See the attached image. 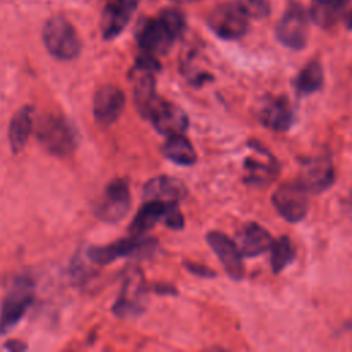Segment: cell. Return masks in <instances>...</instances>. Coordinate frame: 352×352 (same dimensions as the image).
<instances>
[{
  "label": "cell",
  "mask_w": 352,
  "mask_h": 352,
  "mask_svg": "<svg viewBox=\"0 0 352 352\" xmlns=\"http://www.w3.org/2000/svg\"><path fill=\"white\" fill-rule=\"evenodd\" d=\"M184 18L176 10H166L158 18L146 21L138 33V43L143 52L164 55L183 33Z\"/></svg>",
  "instance_id": "cell-1"
},
{
  "label": "cell",
  "mask_w": 352,
  "mask_h": 352,
  "mask_svg": "<svg viewBox=\"0 0 352 352\" xmlns=\"http://www.w3.org/2000/svg\"><path fill=\"white\" fill-rule=\"evenodd\" d=\"M34 131L38 143L52 155L67 157L77 148V129L62 116L45 114L40 117Z\"/></svg>",
  "instance_id": "cell-2"
},
{
  "label": "cell",
  "mask_w": 352,
  "mask_h": 352,
  "mask_svg": "<svg viewBox=\"0 0 352 352\" xmlns=\"http://www.w3.org/2000/svg\"><path fill=\"white\" fill-rule=\"evenodd\" d=\"M43 41L50 54L62 60H72L81 51L80 37L65 16H52L45 22Z\"/></svg>",
  "instance_id": "cell-3"
},
{
  "label": "cell",
  "mask_w": 352,
  "mask_h": 352,
  "mask_svg": "<svg viewBox=\"0 0 352 352\" xmlns=\"http://www.w3.org/2000/svg\"><path fill=\"white\" fill-rule=\"evenodd\" d=\"M34 298V285L26 278H16L7 292L0 311V334L8 333L19 323Z\"/></svg>",
  "instance_id": "cell-4"
},
{
  "label": "cell",
  "mask_w": 352,
  "mask_h": 352,
  "mask_svg": "<svg viewBox=\"0 0 352 352\" xmlns=\"http://www.w3.org/2000/svg\"><path fill=\"white\" fill-rule=\"evenodd\" d=\"M248 18L249 16L236 3H224L210 11L208 25L219 37L236 40L248 32Z\"/></svg>",
  "instance_id": "cell-5"
},
{
  "label": "cell",
  "mask_w": 352,
  "mask_h": 352,
  "mask_svg": "<svg viewBox=\"0 0 352 352\" xmlns=\"http://www.w3.org/2000/svg\"><path fill=\"white\" fill-rule=\"evenodd\" d=\"M131 206V192L126 180L114 179L110 182L95 205V214L102 221L117 223L125 217Z\"/></svg>",
  "instance_id": "cell-6"
},
{
  "label": "cell",
  "mask_w": 352,
  "mask_h": 352,
  "mask_svg": "<svg viewBox=\"0 0 352 352\" xmlns=\"http://www.w3.org/2000/svg\"><path fill=\"white\" fill-rule=\"evenodd\" d=\"M307 192L300 182L283 183L272 194V204L285 220L297 223L308 213Z\"/></svg>",
  "instance_id": "cell-7"
},
{
  "label": "cell",
  "mask_w": 352,
  "mask_h": 352,
  "mask_svg": "<svg viewBox=\"0 0 352 352\" xmlns=\"http://www.w3.org/2000/svg\"><path fill=\"white\" fill-rule=\"evenodd\" d=\"M308 32V14L300 4H292L276 26L278 40L292 50H301L305 47Z\"/></svg>",
  "instance_id": "cell-8"
},
{
  "label": "cell",
  "mask_w": 352,
  "mask_h": 352,
  "mask_svg": "<svg viewBox=\"0 0 352 352\" xmlns=\"http://www.w3.org/2000/svg\"><path fill=\"white\" fill-rule=\"evenodd\" d=\"M155 245L154 239L143 238L142 235H135L132 238L120 239L104 246H92L88 249L87 254L92 263L96 264H110L114 260L126 257L135 253H143L150 250Z\"/></svg>",
  "instance_id": "cell-9"
},
{
  "label": "cell",
  "mask_w": 352,
  "mask_h": 352,
  "mask_svg": "<svg viewBox=\"0 0 352 352\" xmlns=\"http://www.w3.org/2000/svg\"><path fill=\"white\" fill-rule=\"evenodd\" d=\"M334 180V168L329 155H316L302 162L298 182L308 192H322L327 190Z\"/></svg>",
  "instance_id": "cell-10"
},
{
  "label": "cell",
  "mask_w": 352,
  "mask_h": 352,
  "mask_svg": "<svg viewBox=\"0 0 352 352\" xmlns=\"http://www.w3.org/2000/svg\"><path fill=\"white\" fill-rule=\"evenodd\" d=\"M146 118H150L158 132L168 136L183 133L188 126L187 114L179 106L161 98L153 104Z\"/></svg>",
  "instance_id": "cell-11"
},
{
  "label": "cell",
  "mask_w": 352,
  "mask_h": 352,
  "mask_svg": "<svg viewBox=\"0 0 352 352\" xmlns=\"http://www.w3.org/2000/svg\"><path fill=\"white\" fill-rule=\"evenodd\" d=\"M139 0H106L100 28L104 38L117 37L131 21Z\"/></svg>",
  "instance_id": "cell-12"
},
{
  "label": "cell",
  "mask_w": 352,
  "mask_h": 352,
  "mask_svg": "<svg viewBox=\"0 0 352 352\" xmlns=\"http://www.w3.org/2000/svg\"><path fill=\"white\" fill-rule=\"evenodd\" d=\"M206 241L213 252L217 254L224 270L232 279H241L243 276L242 253L231 238L219 231H210L206 235Z\"/></svg>",
  "instance_id": "cell-13"
},
{
  "label": "cell",
  "mask_w": 352,
  "mask_h": 352,
  "mask_svg": "<svg viewBox=\"0 0 352 352\" xmlns=\"http://www.w3.org/2000/svg\"><path fill=\"white\" fill-rule=\"evenodd\" d=\"M125 106L124 92L114 85L99 88L94 96V116L98 122L110 125L118 120Z\"/></svg>",
  "instance_id": "cell-14"
},
{
  "label": "cell",
  "mask_w": 352,
  "mask_h": 352,
  "mask_svg": "<svg viewBox=\"0 0 352 352\" xmlns=\"http://www.w3.org/2000/svg\"><path fill=\"white\" fill-rule=\"evenodd\" d=\"M260 121L275 132L287 131L294 122V114L287 99L283 96L265 99L260 109Z\"/></svg>",
  "instance_id": "cell-15"
},
{
  "label": "cell",
  "mask_w": 352,
  "mask_h": 352,
  "mask_svg": "<svg viewBox=\"0 0 352 352\" xmlns=\"http://www.w3.org/2000/svg\"><path fill=\"white\" fill-rule=\"evenodd\" d=\"M143 282L142 274L139 271H133L128 274L124 282V287L118 301L114 305V314L118 316H135L142 309V300H143Z\"/></svg>",
  "instance_id": "cell-16"
},
{
  "label": "cell",
  "mask_w": 352,
  "mask_h": 352,
  "mask_svg": "<svg viewBox=\"0 0 352 352\" xmlns=\"http://www.w3.org/2000/svg\"><path fill=\"white\" fill-rule=\"evenodd\" d=\"M272 238L270 232L257 223H248L242 227L236 236V245L242 256H260L271 248Z\"/></svg>",
  "instance_id": "cell-17"
},
{
  "label": "cell",
  "mask_w": 352,
  "mask_h": 352,
  "mask_svg": "<svg viewBox=\"0 0 352 352\" xmlns=\"http://www.w3.org/2000/svg\"><path fill=\"white\" fill-rule=\"evenodd\" d=\"M146 199H157L166 204H177L186 194L184 184L169 176H157L150 179L143 188Z\"/></svg>",
  "instance_id": "cell-18"
},
{
  "label": "cell",
  "mask_w": 352,
  "mask_h": 352,
  "mask_svg": "<svg viewBox=\"0 0 352 352\" xmlns=\"http://www.w3.org/2000/svg\"><path fill=\"white\" fill-rule=\"evenodd\" d=\"M170 205L172 204H166V202L157 201V199H147L144 202V205L135 214V217L129 226L131 232H133L136 235H142L143 232L153 228L158 221H161V220L164 221V217Z\"/></svg>",
  "instance_id": "cell-19"
},
{
  "label": "cell",
  "mask_w": 352,
  "mask_h": 352,
  "mask_svg": "<svg viewBox=\"0 0 352 352\" xmlns=\"http://www.w3.org/2000/svg\"><path fill=\"white\" fill-rule=\"evenodd\" d=\"M33 131V109L30 106H23L11 118L8 129V140L14 153H19L30 133Z\"/></svg>",
  "instance_id": "cell-20"
},
{
  "label": "cell",
  "mask_w": 352,
  "mask_h": 352,
  "mask_svg": "<svg viewBox=\"0 0 352 352\" xmlns=\"http://www.w3.org/2000/svg\"><path fill=\"white\" fill-rule=\"evenodd\" d=\"M245 180L249 184H267L272 182L278 175V162L276 160L267 153L265 158L248 157L245 160Z\"/></svg>",
  "instance_id": "cell-21"
},
{
  "label": "cell",
  "mask_w": 352,
  "mask_h": 352,
  "mask_svg": "<svg viewBox=\"0 0 352 352\" xmlns=\"http://www.w3.org/2000/svg\"><path fill=\"white\" fill-rule=\"evenodd\" d=\"M351 0H312L311 16L322 28L333 26L344 14Z\"/></svg>",
  "instance_id": "cell-22"
},
{
  "label": "cell",
  "mask_w": 352,
  "mask_h": 352,
  "mask_svg": "<svg viewBox=\"0 0 352 352\" xmlns=\"http://www.w3.org/2000/svg\"><path fill=\"white\" fill-rule=\"evenodd\" d=\"M162 153L168 160L179 165H192L197 161L195 150L183 133L169 136L162 147Z\"/></svg>",
  "instance_id": "cell-23"
},
{
  "label": "cell",
  "mask_w": 352,
  "mask_h": 352,
  "mask_svg": "<svg viewBox=\"0 0 352 352\" xmlns=\"http://www.w3.org/2000/svg\"><path fill=\"white\" fill-rule=\"evenodd\" d=\"M323 85V69L318 60L307 63L296 77L294 87L300 96L311 95L319 91Z\"/></svg>",
  "instance_id": "cell-24"
},
{
  "label": "cell",
  "mask_w": 352,
  "mask_h": 352,
  "mask_svg": "<svg viewBox=\"0 0 352 352\" xmlns=\"http://www.w3.org/2000/svg\"><path fill=\"white\" fill-rule=\"evenodd\" d=\"M296 258V249L289 236L283 235L271 243V267L275 274L283 271Z\"/></svg>",
  "instance_id": "cell-25"
},
{
  "label": "cell",
  "mask_w": 352,
  "mask_h": 352,
  "mask_svg": "<svg viewBox=\"0 0 352 352\" xmlns=\"http://www.w3.org/2000/svg\"><path fill=\"white\" fill-rule=\"evenodd\" d=\"M236 4L250 18L261 19L270 15L271 3L270 0H236Z\"/></svg>",
  "instance_id": "cell-26"
},
{
  "label": "cell",
  "mask_w": 352,
  "mask_h": 352,
  "mask_svg": "<svg viewBox=\"0 0 352 352\" xmlns=\"http://www.w3.org/2000/svg\"><path fill=\"white\" fill-rule=\"evenodd\" d=\"M187 268L195 274V275H199V276H214V272L204 265H199V264H187Z\"/></svg>",
  "instance_id": "cell-27"
},
{
  "label": "cell",
  "mask_w": 352,
  "mask_h": 352,
  "mask_svg": "<svg viewBox=\"0 0 352 352\" xmlns=\"http://www.w3.org/2000/svg\"><path fill=\"white\" fill-rule=\"evenodd\" d=\"M348 25H349V28H352V12H351V16H349V21H348Z\"/></svg>",
  "instance_id": "cell-28"
},
{
  "label": "cell",
  "mask_w": 352,
  "mask_h": 352,
  "mask_svg": "<svg viewBox=\"0 0 352 352\" xmlns=\"http://www.w3.org/2000/svg\"><path fill=\"white\" fill-rule=\"evenodd\" d=\"M351 201H352V198H351Z\"/></svg>",
  "instance_id": "cell-29"
}]
</instances>
